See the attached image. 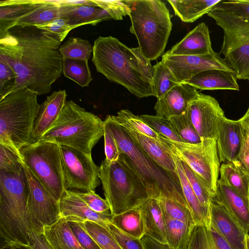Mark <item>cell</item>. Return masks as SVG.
<instances>
[{
    "label": "cell",
    "mask_w": 249,
    "mask_h": 249,
    "mask_svg": "<svg viewBox=\"0 0 249 249\" xmlns=\"http://www.w3.org/2000/svg\"><path fill=\"white\" fill-rule=\"evenodd\" d=\"M61 43L57 37L39 29L9 31L0 36V56L16 75L10 93L22 88L38 95L50 93L52 85L63 73V58L59 51Z\"/></svg>",
    "instance_id": "obj_1"
},
{
    "label": "cell",
    "mask_w": 249,
    "mask_h": 249,
    "mask_svg": "<svg viewBox=\"0 0 249 249\" xmlns=\"http://www.w3.org/2000/svg\"><path fill=\"white\" fill-rule=\"evenodd\" d=\"M97 71L139 98L154 96L153 66L139 47L130 48L111 36H99L92 47Z\"/></svg>",
    "instance_id": "obj_2"
},
{
    "label": "cell",
    "mask_w": 249,
    "mask_h": 249,
    "mask_svg": "<svg viewBox=\"0 0 249 249\" xmlns=\"http://www.w3.org/2000/svg\"><path fill=\"white\" fill-rule=\"evenodd\" d=\"M105 121L113 134L120 155L138 176L151 197L171 199L189 208L178 175L166 171L154 161L111 115Z\"/></svg>",
    "instance_id": "obj_3"
},
{
    "label": "cell",
    "mask_w": 249,
    "mask_h": 249,
    "mask_svg": "<svg viewBox=\"0 0 249 249\" xmlns=\"http://www.w3.org/2000/svg\"><path fill=\"white\" fill-rule=\"evenodd\" d=\"M26 166L18 174L0 170V248L30 247Z\"/></svg>",
    "instance_id": "obj_4"
},
{
    "label": "cell",
    "mask_w": 249,
    "mask_h": 249,
    "mask_svg": "<svg viewBox=\"0 0 249 249\" xmlns=\"http://www.w3.org/2000/svg\"><path fill=\"white\" fill-rule=\"evenodd\" d=\"M130 8V32L138 40L139 48L149 60L164 53L172 27L171 15L160 0H124Z\"/></svg>",
    "instance_id": "obj_5"
},
{
    "label": "cell",
    "mask_w": 249,
    "mask_h": 249,
    "mask_svg": "<svg viewBox=\"0 0 249 249\" xmlns=\"http://www.w3.org/2000/svg\"><path fill=\"white\" fill-rule=\"evenodd\" d=\"M104 134V121L70 100L39 140L54 142L91 157L92 148Z\"/></svg>",
    "instance_id": "obj_6"
},
{
    "label": "cell",
    "mask_w": 249,
    "mask_h": 249,
    "mask_svg": "<svg viewBox=\"0 0 249 249\" xmlns=\"http://www.w3.org/2000/svg\"><path fill=\"white\" fill-rule=\"evenodd\" d=\"M38 96L22 88L0 100V144L20 155L22 147L34 142V125L40 107Z\"/></svg>",
    "instance_id": "obj_7"
},
{
    "label": "cell",
    "mask_w": 249,
    "mask_h": 249,
    "mask_svg": "<svg viewBox=\"0 0 249 249\" xmlns=\"http://www.w3.org/2000/svg\"><path fill=\"white\" fill-rule=\"evenodd\" d=\"M99 177L112 216L139 208L151 196L135 172L120 155L100 166Z\"/></svg>",
    "instance_id": "obj_8"
},
{
    "label": "cell",
    "mask_w": 249,
    "mask_h": 249,
    "mask_svg": "<svg viewBox=\"0 0 249 249\" xmlns=\"http://www.w3.org/2000/svg\"><path fill=\"white\" fill-rule=\"evenodd\" d=\"M19 151L25 166L59 203L66 190L60 146L54 142L39 140Z\"/></svg>",
    "instance_id": "obj_9"
},
{
    "label": "cell",
    "mask_w": 249,
    "mask_h": 249,
    "mask_svg": "<svg viewBox=\"0 0 249 249\" xmlns=\"http://www.w3.org/2000/svg\"><path fill=\"white\" fill-rule=\"evenodd\" d=\"M224 33L220 54L237 79H249V20L213 8L207 14Z\"/></svg>",
    "instance_id": "obj_10"
},
{
    "label": "cell",
    "mask_w": 249,
    "mask_h": 249,
    "mask_svg": "<svg viewBox=\"0 0 249 249\" xmlns=\"http://www.w3.org/2000/svg\"><path fill=\"white\" fill-rule=\"evenodd\" d=\"M160 139L174 154L198 175L216 195L220 161L215 139H203L197 144L173 142L160 135Z\"/></svg>",
    "instance_id": "obj_11"
},
{
    "label": "cell",
    "mask_w": 249,
    "mask_h": 249,
    "mask_svg": "<svg viewBox=\"0 0 249 249\" xmlns=\"http://www.w3.org/2000/svg\"><path fill=\"white\" fill-rule=\"evenodd\" d=\"M66 190L94 191L100 184V166L88 156L71 148L60 146Z\"/></svg>",
    "instance_id": "obj_12"
},
{
    "label": "cell",
    "mask_w": 249,
    "mask_h": 249,
    "mask_svg": "<svg viewBox=\"0 0 249 249\" xmlns=\"http://www.w3.org/2000/svg\"><path fill=\"white\" fill-rule=\"evenodd\" d=\"M26 171L29 184V222L31 228L42 232L44 227L53 224L60 218L59 203L26 166Z\"/></svg>",
    "instance_id": "obj_13"
},
{
    "label": "cell",
    "mask_w": 249,
    "mask_h": 249,
    "mask_svg": "<svg viewBox=\"0 0 249 249\" xmlns=\"http://www.w3.org/2000/svg\"><path fill=\"white\" fill-rule=\"evenodd\" d=\"M162 61L172 71L178 82L186 83L196 74L212 69L234 72L230 65L214 52L203 55H162Z\"/></svg>",
    "instance_id": "obj_14"
},
{
    "label": "cell",
    "mask_w": 249,
    "mask_h": 249,
    "mask_svg": "<svg viewBox=\"0 0 249 249\" xmlns=\"http://www.w3.org/2000/svg\"><path fill=\"white\" fill-rule=\"evenodd\" d=\"M186 111L202 139H216L219 123L225 115L214 98L199 93Z\"/></svg>",
    "instance_id": "obj_15"
},
{
    "label": "cell",
    "mask_w": 249,
    "mask_h": 249,
    "mask_svg": "<svg viewBox=\"0 0 249 249\" xmlns=\"http://www.w3.org/2000/svg\"><path fill=\"white\" fill-rule=\"evenodd\" d=\"M211 226L229 244L232 249H246L247 232L215 197L210 206Z\"/></svg>",
    "instance_id": "obj_16"
},
{
    "label": "cell",
    "mask_w": 249,
    "mask_h": 249,
    "mask_svg": "<svg viewBox=\"0 0 249 249\" xmlns=\"http://www.w3.org/2000/svg\"><path fill=\"white\" fill-rule=\"evenodd\" d=\"M111 117L125 129L136 144L154 161L166 171L177 174L174 154L163 142L160 139L158 140L136 131L117 116Z\"/></svg>",
    "instance_id": "obj_17"
},
{
    "label": "cell",
    "mask_w": 249,
    "mask_h": 249,
    "mask_svg": "<svg viewBox=\"0 0 249 249\" xmlns=\"http://www.w3.org/2000/svg\"><path fill=\"white\" fill-rule=\"evenodd\" d=\"M60 217L68 221L85 222L90 221L107 228L111 213H98L92 210L73 190H66L59 202Z\"/></svg>",
    "instance_id": "obj_18"
},
{
    "label": "cell",
    "mask_w": 249,
    "mask_h": 249,
    "mask_svg": "<svg viewBox=\"0 0 249 249\" xmlns=\"http://www.w3.org/2000/svg\"><path fill=\"white\" fill-rule=\"evenodd\" d=\"M220 162L239 160L243 144V136L239 120L223 117L220 120L216 139Z\"/></svg>",
    "instance_id": "obj_19"
},
{
    "label": "cell",
    "mask_w": 249,
    "mask_h": 249,
    "mask_svg": "<svg viewBox=\"0 0 249 249\" xmlns=\"http://www.w3.org/2000/svg\"><path fill=\"white\" fill-rule=\"evenodd\" d=\"M199 92L192 86L181 83L157 99L154 107L157 116L166 119L184 113Z\"/></svg>",
    "instance_id": "obj_20"
},
{
    "label": "cell",
    "mask_w": 249,
    "mask_h": 249,
    "mask_svg": "<svg viewBox=\"0 0 249 249\" xmlns=\"http://www.w3.org/2000/svg\"><path fill=\"white\" fill-rule=\"evenodd\" d=\"M210 33L204 22L198 24L165 53L170 55H203L214 53Z\"/></svg>",
    "instance_id": "obj_21"
},
{
    "label": "cell",
    "mask_w": 249,
    "mask_h": 249,
    "mask_svg": "<svg viewBox=\"0 0 249 249\" xmlns=\"http://www.w3.org/2000/svg\"><path fill=\"white\" fill-rule=\"evenodd\" d=\"M215 198L221 203L244 229L249 232V199L219 179Z\"/></svg>",
    "instance_id": "obj_22"
},
{
    "label": "cell",
    "mask_w": 249,
    "mask_h": 249,
    "mask_svg": "<svg viewBox=\"0 0 249 249\" xmlns=\"http://www.w3.org/2000/svg\"><path fill=\"white\" fill-rule=\"evenodd\" d=\"M67 96L65 90L55 91L40 105L34 125V142L38 141L56 121L67 102Z\"/></svg>",
    "instance_id": "obj_23"
},
{
    "label": "cell",
    "mask_w": 249,
    "mask_h": 249,
    "mask_svg": "<svg viewBox=\"0 0 249 249\" xmlns=\"http://www.w3.org/2000/svg\"><path fill=\"white\" fill-rule=\"evenodd\" d=\"M143 224L144 235L167 244L164 213L158 198L151 197L139 208Z\"/></svg>",
    "instance_id": "obj_24"
},
{
    "label": "cell",
    "mask_w": 249,
    "mask_h": 249,
    "mask_svg": "<svg viewBox=\"0 0 249 249\" xmlns=\"http://www.w3.org/2000/svg\"><path fill=\"white\" fill-rule=\"evenodd\" d=\"M59 18L64 19L73 29L85 24L95 25L112 19L105 10L87 5H61Z\"/></svg>",
    "instance_id": "obj_25"
},
{
    "label": "cell",
    "mask_w": 249,
    "mask_h": 249,
    "mask_svg": "<svg viewBox=\"0 0 249 249\" xmlns=\"http://www.w3.org/2000/svg\"><path fill=\"white\" fill-rule=\"evenodd\" d=\"M234 72L212 69L201 72L186 83L200 90H239Z\"/></svg>",
    "instance_id": "obj_26"
},
{
    "label": "cell",
    "mask_w": 249,
    "mask_h": 249,
    "mask_svg": "<svg viewBox=\"0 0 249 249\" xmlns=\"http://www.w3.org/2000/svg\"><path fill=\"white\" fill-rule=\"evenodd\" d=\"M39 0L0 1V36L5 35L21 18L34 9Z\"/></svg>",
    "instance_id": "obj_27"
},
{
    "label": "cell",
    "mask_w": 249,
    "mask_h": 249,
    "mask_svg": "<svg viewBox=\"0 0 249 249\" xmlns=\"http://www.w3.org/2000/svg\"><path fill=\"white\" fill-rule=\"evenodd\" d=\"M174 156L182 191L195 221L196 225L209 228L211 226L210 209L201 204L184 173L179 159L175 154Z\"/></svg>",
    "instance_id": "obj_28"
},
{
    "label": "cell",
    "mask_w": 249,
    "mask_h": 249,
    "mask_svg": "<svg viewBox=\"0 0 249 249\" xmlns=\"http://www.w3.org/2000/svg\"><path fill=\"white\" fill-rule=\"evenodd\" d=\"M42 233L53 249H83L64 218L44 227Z\"/></svg>",
    "instance_id": "obj_29"
},
{
    "label": "cell",
    "mask_w": 249,
    "mask_h": 249,
    "mask_svg": "<svg viewBox=\"0 0 249 249\" xmlns=\"http://www.w3.org/2000/svg\"><path fill=\"white\" fill-rule=\"evenodd\" d=\"M220 0H168L175 14L183 22L191 23L208 14Z\"/></svg>",
    "instance_id": "obj_30"
},
{
    "label": "cell",
    "mask_w": 249,
    "mask_h": 249,
    "mask_svg": "<svg viewBox=\"0 0 249 249\" xmlns=\"http://www.w3.org/2000/svg\"><path fill=\"white\" fill-rule=\"evenodd\" d=\"M219 174L226 185L233 188L245 197L249 199V174L239 160L222 163Z\"/></svg>",
    "instance_id": "obj_31"
},
{
    "label": "cell",
    "mask_w": 249,
    "mask_h": 249,
    "mask_svg": "<svg viewBox=\"0 0 249 249\" xmlns=\"http://www.w3.org/2000/svg\"><path fill=\"white\" fill-rule=\"evenodd\" d=\"M60 5L57 0H39L38 5L20 18L15 27H34L59 18Z\"/></svg>",
    "instance_id": "obj_32"
},
{
    "label": "cell",
    "mask_w": 249,
    "mask_h": 249,
    "mask_svg": "<svg viewBox=\"0 0 249 249\" xmlns=\"http://www.w3.org/2000/svg\"><path fill=\"white\" fill-rule=\"evenodd\" d=\"M167 245L171 249H187L196 225L172 219L164 214Z\"/></svg>",
    "instance_id": "obj_33"
},
{
    "label": "cell",
    "mask_w": 249,
    "mask_h": 249,
    "mask_svg": "<svg viewBox=\"0 0 249 249\" xmlns=\"http://www.w3.org/2000/svg\"><path fill=\"white\" fill-rule=\"evenodd\" d=\"M110 222L135 238L141 239L144 235L143 222L138 208L112 216Z\"/></svg>",
    "instance_id": "obj_34"
},
{
    "label": "cell",
    "mask_w": 249,
    "mask_h": 249,
    "mask_svg": "<svg viewBox=\"0 0 249 249\" xmlns=\"http://www.w3.org/2000/svg\"><path fill=\"white\" fill-rule=\"evenodd\" d=\"M62 71L65 77L82 87L89 86L93 79L87 60L63 58Z\"/></svg>",
    "instance_id": "obj_35"
},
{
    "label": "cell",
    "mask_w": 249,
    "mask_h": 249,
    "mask_svg": "<svg viewBox=\"0 0 249 249\" xmlns=\"http://www.w3.org/2000/svg\"><path fill=\"white\" fill-rule=\"evenodd\" d=\"M170 69L161 61L153 66V89L154 96L160 98L179 84Z\"/></svg>",
    "instance_id": "obj_36"
},
{
    "label": "cell",
    "mask_w": 249,
    "mask_h": 249,
    "mask_svg": "<svg viewBox=\"0 0 249 249\" xmlns=\"http://www.w3.org/2000/svg\"><path fill=\"white\" fill-rule=\"evenodd\" d=\"M168 119L172 129L184 143L197 144L202 142V139L195 128L186 111Z\"/></svg>",
    "instance_id": "obj_37"
},
{
    "label": "cell",
    "mask_w": 249,
    "mask_h": 249,
    "mask_svg": "<svg viewBox=\"0 0 249 249\" xmlns=\"http://www.w3.org/2000/svg\"><path fill=\"white\" fill-rule=\"evenodd\" d=\"M59 53L62 58H71L88 61L92 52L89 41L79 37L69 38L60 46Z\"/></svg>",
    "instance_id": "obj_38"
},
{
    "label": "cell",
    "mask_w": 249,
    "mask_h": 249,
    "mask_svg": "<svg viewBox=\"0 0 249 249\" xmlns=\"http://www.w3.org/2000/svg\"><path fill=\"white\" fill-rule=\"evenodd\" d=\"M179 160L184 173L199 201L203 206L210 209L211 203L215 194L198 175L184 162Z\"/></svg>",
    "instance_id": "obj_39"
},
{
    "label": "cell",
    "mask_w": 249,
    "mask_h": 249,
    "mask_svg": "<svg viewBox=\"0 0 249 249\" xmlns=\"http://www.w3.org/2000/svg\"><path fill=\"white\" fill-rule=\"evenodd\" d=\"M83 223L87 231L101 249H122L108 228L90 221Z\"/></svg>",
    "instance_id": "obj_40"
},
{
    "label": "cell",
    "mask_w": 249,
    "mask_h": 249,
    "mask_svg": "<svg viewBox=\"0 0 249 249\" xmlns=\"http://www.w3.org/2000/svg\"><path fill=\"white\" fill-rule=\"evenodd\" d=\"M163 213L171 218L196 225L190 209L179 202L166 198H160Z\"/></svg>",
    "instance_id": "obj_41"
},
{
    "label": "cell",
    "mask_w": 249,
    "mask_h": 249,
    "mask_svg": "<svg viewBox=\"0 0 249 249\" xmlns=\"http://www.w3.org/2000/svg\"><path fill=\"white\" fill-rule=\"evenodd\" d=\"M25 167L21 155L0 144V170L18 174Z\"/></svg>",
    "instance_id": "obj_42"
},
{
    "label": "cell",
    "mask_w": 249,
    "mask_h": 249,
    "mask_svg": "<svg viewBox=\"0 0 249 249\" xmlns=\"http://www.w3.org/2000/svg\"><path fill=\"white\" fill-rule=\"evenodd\" d=\"M140 117L160 135L171 141L184 142L172 129L168 119L157 115L147 114L141 115Z\"/></svg>",
    "instance_id": "obj_43"
},
{
    "label": "cell",
    "mask_w": 249,
    "mask_h": 249,
    "mask_svg": "<svg viewBox=\"0 0 249 249\" xmlns=\"http://www.w3.org/2000/svg\"><path fill=\"white\" fill-rule=\"evenodd\" d=\"M116 116L136 131L158 140L160 139L159 133L149 126L140 116L135 115L129 110L122 109L117 113Z\"/></svg>",
    "instance_id": "obj_44"
},
{
    "label": "cell",
    "mask_w": 249,
    "mask_h": 249,
    "mask_svg": "<svg viewBox=\"0 0 249 249\" xmlns=\"http://www.w3.org/2000/svg\"><path fill=\"white\" fill-rule=\"evenodd\" d=\"M209 228L196 225L192 232L187 249H215Z\"/></svg>",
    "instance_id": "obj_45"
},
{
    "label": "cell",
    "mask_w": 249,
    "mask_h": 249,
    "mask_svg": "<svg viewBox=\"0 0 249 249\" xmlns=\"http://www.w3.org/2000/svg\"><path fill=\"white\" fill-rule=\"evenodd\" d=\"M97 7L107 12L112 19L122 20L124 17L129 16L130 8L123 0H92Z\"/></svg>",
    "instance_id": "obj_46"
},
{
    "label": "cell",
    "mask_w": 249,
    "mask_h": 249,
    "mask_svg": "<svg viewBox=\"0 0 249 249\" xmlns=\"http://www.w3.org/2000/svg\"><path fill=\"white\" fill-rule=\"evenodd\" d=\"M213 8L249 20V0H220Z\"/></svg>",
    "instance_id": "obj_47"
},
{
    "label": "cell",
    "mask_w": 249,
    "mask_h": 249,
    "mask_svg": "<svg viewBox=\"0 0 249 249\" xmlns=\"http://www.w3.org/2000/svg\"><path fill=\"white\" fill-rule=\"evenodd\" d=\"M34 27L57 37L61 42L73 29L64 19L60 18L47 23L36 25Z\"/></svg>",
    "instance_id": "obj_48"
},
{
    "label": "cell",
    "mask_w": 249,
    "mask_h": 249,
    "mask_svg": "<svg viewBox=\"0 0 249 249\" xmlns=\"http://www.w3.org/2000/svg\"><path fill=\"white\" fill-rule=\"evenodd\" d=\"M107 228L122 249H143L141 239L124 232L111 222L107 224Z\"/></svg>",
    "instance_id": "obj_49"
},
{
    "label": "cell",
    "mask_w": 249,
    "mask_h": 249,
    "mask_svg": "<svg viewBox=\"0 0 249 249\" xmlns=\"http://www.w3.org/2000/svg\"><path fill=\"white\" fill-rule=\"evenodd\" d=\"M15 78L13 69L6 60L0 56V100L10 93Z\"/></svg>",
    "instance_id": "obj_50"
},
{
    "label": "cell",
    "mask_w": 249,
    "mask_h": 249,
    "mask_svg": "<svg viewBox=\"0 0 249 249\" xmlns=\"http://www.w3.org/2000/svg\"><path fill=\"white\" fill-rule=\"evenodd\" d=\"M67 221L73 234L83 249H101L87 231L83 222Z\"/></svg>",
    "instance_id": "obj_51"
},
{
    "label": "cell",
    "mask_w": 249,
    "mask_h": 249,
    "mask_svg": "<svg viewBox=\"0 0 249 249\" xmlns=\"http://www.w3.org/2000/svg\"><path fill=\"white\" fill-rule=\"evenodd\" d=\"M75 192L93 211L101 213H111L109 205L107 200L102 198L94 191Z\"/></svg>",
    "instance_id": "obj_52"
},
{
    "label": "cell",
    "mask_w": 249,
    "mask_h": 249,
    "mask_svg": "<svg viewBox=\"0 0 249 249\" xmlns=\"http://www.w3.org/2000/svg\"><path fill=\"white\" fill-rule=\"evenodd\" d=\"M104 122L105 160L111 163L119 159L120 152L111 130L107 123L105 121Z\"/></svg>",
    "instance_id": "obj_53"
},
{
    "label": "cell",
    "mask_w": 249,
    "mask_h": 249,
    "mask_svg": "<svg viewBox=\"0 0 249 249\" xmlns=\"http://www.w3.org/2000/svg\"><path fill=\"white\" fill-rule=\"evenodd\" d=\"M31 249H53L45 238L42 232L30 228L29 230Z\"/></svg>",
    "instance_id": "obj_54"
},
{
    "label": "cell",
    "mask_w": 249,
    "mask_h": 249,
    "mask_svg": "<svg viewBox=\"0 0 249 249\" xmlns=\"http://www.w3.org/2000/svg\"><path fill=\"white\" fill-rule=\"evenodd\" d=\"M239 121L243 136V144L240 158L249 148V107L245 115L239 120Z\"/></svg>",
    "instance_id": "obj_55"
},
{
    "label": "cell",
    "mask_w": 249,
    "mask_h": 249,
    "mask_svg": "<svg viewBox=\"0 0 249 249\" xmlns=\"http://www.w3.org/2000/svg\"><path fill=\"white\" fill-rule=\"evenodd\" d=\"M209 229L215 249H232L226 240L214 228L210 226Z\"/></svg>",
    "instance_id": "obj_56"
},
{
    "label": "cell",
    "mask_w": 249,
    "mask_h": 249,
    "mask_svg": "<svg viewBox=\"0 0 249 249\" xmlns=\"http://www.w3.org/2000/svg\"><path fill=\"white\" fill-rule=\"evenodd\" d=\"M141 239L143 249H171L167 244H161L145 235Z\"/></svg>",
    "instance_id": "obj_57"
},
{
    "label": "cell",
    "mask_w": 249,
    "mask_h": 249,
    "mask_svg": "<svg viewBox=\"0 0 249 249\" xmlns=\"http://www.w3.org/2000/svg\"><path fill=\"white\" fill-rule=\"evenodd\" d=\"M239 160L241 165L249 174V148Z\"/></svg>",
    "instance_id": "obj_58"
},
{
    "label": "cell",
    "mask_w": 249,
    "mask_h": 249,
    "mask_svg": "<svg viewBox=\"0 0 249 249\" xmlns=\"http://www.w3.org/2000/svg\"><path fill=\"white\" fill-rule=\"evenodd\" d=\"M0 249H31L29 247H25L23 246L14 247H3L0 248Z\"/></svg>",
    "instance_id": "obj_59"
},
{
    "label": "cell",
    "mask_w": 249,
    "mask_h": 249,
    "mask_svg": "<svg viewBox=\"0 0 249 249\" xmlns=\"http://www.w3.org/2000/svg\"><path fill=\"white\" fill-rule=\"evenodd\" d=\"M246 249H249V234H248L246 238Z\"/></svg>",
    "instance_id": "obj_60"
},
{
    "label": "cell",
    "mask_w": 249,
    "mask_h": 249,
    "mask_svg": "<svg viewBox=\"0 0 249 249\" xmlns=\"http://www.w3.org/2000/svg\"><path fill=\"white\" fill-rule=\"evenodd\" d=\"M248 81H249V79L248 80Z\"/></svg>",
    "instance_id": "obj_61"
}]
</instances>
